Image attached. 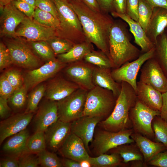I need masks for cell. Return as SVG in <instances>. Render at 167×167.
I'll use <instances>...</instances> for the list:
<instances>
[{
	"label": "cell",
	"instance_id": "obj_1",
	"mask_svg": "<svg viewBox=\"0 0 167 167\" xmlns=\"http://www.w3.org/2000/svg\"><path fill=\"white\" fill-rule=\"evenodd\" d=\"M69 1L80 21L86 40L109 58V35L114 21L112 16L102 11L92 10L81 0Z\"/></svg>",
	"mask_w": 167,
	"mask_h": 167
},
{
	"label": "cell",
	"instance_id": "obj_2",
	"mask_svg": "<svg viewBox=\"0 0 167 167\" xmlns=\"http://www.w3.org/2000/svg\"><path fill=\"white\" fill-rule=\"evenodd\" d=\"M125 24L121 21H114L110 30L109 57L113 63V69L135 60L142 54L141 50L131 42L127 25Z\"/></svg>",
	"mask_w": 167,
	"mask_h": 167
},
{
	"label": "cell",
	"instance_id": "obj_3",
	"mask_svg": "<svg viewBox=\"0 0 167 167\" xmlns=\"http://www.w3.org/2000/svg\"><path fill=\"white\" fill-rule=\"evenodd\" d=\"M121 89L117 99L113 111L101 123L105 130L117 132L130 129L132 126L129 118L130 112L137 100L135 91L129 84L121 83Z\"/></svg>",
	"mask_w": 167,
	"mask_h": 167
},
{
	"label": "cell",
	"instance_id": "obj_4",
	"mask_svg": "<svg viewBox=\"0 0 167 167\" xmlns=\"http://www.w3.org/2000/svg\"><path fill=\"white\" fill-rule=\"evenodd\" d=\"M56 8L60 31L75 44L86 41L78 16L69 0H52Z\"/></svg>",
	"mask_w": 167,
	"mask_h": 167
},
{
	"label": "cell",
	"instance_id": "obj_5",
	"mask_svg": "<svg viewBox=\"0 0 167 167\" xmlns=\"http://www.w3.org/2000/svg\"><path fill=\"white\" fill-rule=\"evenodd\" d=\"M117 98L112 91L97 86L88 91L84 115L103 118L113 110Z\"/></svg>",
	"mask_w": 167,
	"mask_h": 167
},
{
	"label": "cell",
	"instance_id": "obj_6",
	"mask_svg": "<svg viewBox=\"0 0 167 167\" xmlns=\"http://www.w3.org/2000/svg\"><path fill=\"white\" fill-rule=\"evenodd\" d=\"M88 91L80 88L57 101L59 119L63 122H71L84 116Z\"/></svg>",
	"mask_w": 167,
	"mask_h": 167
},
{
	"label": "cell",
	"instance_id": "obj_7",
	"mask_svg": "<svg viewBox=\"0 0 167 167\" xmlns=\"http://www.w3.org/2000/svg\"><path fill=\"white\" fill-rule=\"evenodd\" d=\"M133 131L131 128L117 132L105 130L98 131L94 136L92 143L93 151L98 156L119 146L134 143L131 137Z\"/></svg>",
	"mask_w": 167,
	"mask_h": 167
},
{
	"label": "cell",
	"instance_id": "obj_8",
	"mask_svg": "<svg viewBox=\"0 0 167 167\" xmlns=\"http://www.w3.org/2000/svg\"><path fill=\"white\" fill-rule=\"evenodd\" d=\"M160 115V111L148 107L137 99L129 113L133 131L149 139L154 138L152 122L156 116Z\"/></svg>",
	"mask_w": 167,
	"mask_h": 167
},
{
	"label": "cell",
	"instance_id": "obj_9",
	"mask_svg": "<svg viewBox=\"0 0 167 167\" xmlns=\"http://www.w3.org/2000/svg\"><path fill=\"white\" fill-rule=\"evenodd\" d=\"M155 47L149 51L142 54L138 58L131 62H128L120 67L111 70L112 75L117 82H125L130 85L135 91L137 89V77L143 64L153 57Z\"/></svg>",
	"mask_w": 167,
	"mask_h": 167
},
{
	"label": "cell",
	"instance_id": "obj_10",
	"mask_svg": "<svg viewBox=\"0 0 167 167\" xmlns=\"http://www.w3.org/2000/svg\"><path fill=\"white\" fill-rule=\"evenodd\" d=\"M69 64L64 71L69 80L88 91L95 86L92 79L95 66L83 59Z\"/></svg>",
	"mask_w": 167,
	"mask_h": 167
},
{
	"label": "cell",
	"instance_id": "obj_11",
	"mask_svg": "<svg viewBox=\"0 0 167 167\" xmlns=\"http://www.w3.org/2000/svg\"><path fill=\"white\" fill-rule=\"evenodd\" d=\"M66 65L58 59L48 61L39 67L28 71L24 77V85L28 90L33 88L55 75Z\"/></svg>",
	"mask_w": 167,
	"mask_h": 167
},
{
	"label": "cell",
	"instance_id": "obj_12",
	"mask_svg": "<svg viewBox=\"0 0 167 167\" xmlns=\"http://www.w3.org/2000/svg\"><path fill=\"white\" fill-rule=\"evenodd\" d=\"M140 71L139 81L162 93L167 92V77L153 57L143 64Z\"/></svg>",
	"mask_w": 167,
	"mask_h": 167
},
{
	"label": "cell",
	"instance_id": "obj_13",
	"mask_svg": "<svg viewBox=\"0 0 167 167\" xmlns=\"http://www.w3.org/2000/svg\"><path fill=\"white\" fill-rule=\"evenodd\" d=\"M6 46L11 56L13 63L24 68L32 70L40 67L38 58L30 48L20 41L8 42Z\"/></svg>",
	"mask_w": 167,
	"mask_h": 167
},
{
	"label": "cell",
	"instance_id": "obj_14",
	"mask_svg": "<svg viewBox=\"0 0 167 167\" xmlns=\"http://www.w3.org/2000/svg\"><path fill=\"white\" fill-rule=\"evenodd\" d=\"M56 30L42 25L26 17L15 31V36L31 41H47L55 36Z\"/></svg>",
	"mask_w": 167,
	"mask_h": 167
},
{
	"label": "cell",
	"instance_id": "obj_15",
	"mask_svg": "<svg viewBox=\"0 0 167 167\" xmlns=\"http://www.w3.org/2000/svg\"><path fill=\"white\" fill-rule=\"evenodd\" d=\"M1 16V34L10 37L15 36L16 29L26 16L18 10L11 2L2 7Z\"/></svg>",
	"mask_w": 167,
	"mask_h": 167
},
{
	"label": "cell",
	"instance_id": "obj_16",
	"mask_svg": "<svg viewBox=\"0 0 167 167\" xmlns=\"http://www.w3.org/2000/svg\"><path fill=\"white\" fill-rule=\"evenodd\" d=\"M102 119L84 115L71 122V132L82 140L88 152L89 144L93 140L96 127Z\"/></svg>",
	"mask_w": 167,
	"mask_h": 167
},
{
	"label": "cell",
	"instance_id": "obj_17",
	"mask_svg": "<svg viewBox=\"0 0 167 167\" xmlns=\"http://www.w3.org/2000/svg\"><path fill=\"white\" fill-rule=\"evenodd\" d=\"M33 117L32 113H18L3 120L0 124V144L7 137L26 129Z\"/></svg>",
	"mask_w": 167,
	"mask_h": 167
},
{
	"label": "cell",
	"instance_id": "obj_18",
	"mask_svg": "<svg viewBox=\"0 0 167 167\" xmlns=\"http://www.w3.org/2000/svg\"><path fill=\"white\" fill-rule=\"evenodd\" d=\"M71 122L58 119L45 131L46 146L55 152L58 150L71 132Z\"/></svg>",
	"mask_w": 167,
	"mask_h": 167
},
{
	"label": "cell",
	"instance_id": "obj_19",
	"mask_svg": "<svg viewBox=\"0 0 167 167\" xmlns=\"http://www.w3.org/2000/svg\"><path fill=\"white\" fill-rule=\"evenodd\" d=\"M58 150L63 157L79 162L90 157L82 140L71 132Z\"/></svg>",
	"mask_w": 167,
	"mask_h": 167
},
{
	"label": "cell",
	"instance_id": "obj_20",
	"mask_svg": "<svg viewBox=\"0 0 167 167\" xmlns=\"http://www.w3.org/2000/svg\"><path fill=\"white\" fill-rule=\"evenodd\" d=\"M58 119L57 101L48 100L40 106L35 117V131L45 132Z\"/></svg>",
	"mask_w": 167,
	"mask_h": 167
},
{
	"label": "cell",
	"instance_id": "obj_21",
	"mask_svg": "<svg viewBox=\"0 0 167 167\" xmlns=\"http://www.w3.org/2000/svg\"><path fill=\"white\" fill-rule=\"evenodd\" d=\"M112 16L119 18L124 21L129 27V30L134 38V42L141 48L142 54L147 52L154 46V44L147 36L146 32L137 21H135L125 14H119L114 11L111 13Z\"/></svg>",
	"mask_w": 167,
	"mask_h": 167
},
{
	"label": "cell",
	"instance_id": "obj_22",
	"mask_svg": "<svg viewBox=\"0 0 167 167\" xmlns=\"http://www.w3.org/2000/svg\"><path fill=\"white\" fill-rule=\"evenodd\" d=\"M80 87L63 78H54L46 88L45 95L48 100L58 101L67 97Z\"/></svg>",
	"mask_w": 167,
	"mask_h": 167
},
{
	"label": "cell",
	"instance_id": "obj_23",
	"mask_svg": "<svg viewBox=\"0 0 167 167\" xmlns=\"http://www.w3.org/2000/svg\"><path fill=\"white\" fill-rule=\"evenodd\" d=\"M135 91L139 101L152 109L160 111L162 102V93L139 81L137 82Z\"/></svg>",
	"mask_w": 167,
	"mask_h": 167
},
{
	"label": "cell",
	"instance_id": "obj_24",
	"mask_svg": "<svg viewBox=\"0 0 167 167\" xmlns=\"http://www.w3.org/2000/svg\"><path fill=\"white\" fill-rule=\"evenodd\" d=\"M167 28V9L160 7L153 8L146 33L149 39L154 44L158 37Z\"/></svg>",
	"mask_w": 167,
	"mask_h": 167
},
{
	"label": "cell",
	"instance_id": "obj_25",
	"mask_svg": "<svg viewBox=\"0 0 167 167\" xmlns=\"http://www.w3.org/2000/svg\"><path fill=\"white\" fill-rule=\"evenodd\" d=\"M111 72V69L95 66L92 73V81L95 86L112 91L117 98L121 92V83L114 80Z\"/></svg>",
	"mask_w": 167,
	"mask_h": 167
},
{
	"label": "cell",
	"instance_id": "obj_26",
	"mask_svg": "<svg viewBox=\"0 0 167 167\" xmlns=\"http://www.w3.org/2000/svg\"><path fill=\"white\" fill-rule=\"evenodd\" d=\"M131 137L135 142L146 162L148 163L157 153L167 149L162 143L153 142L139 133H133Z\"/></svg>",
	"mask_w": 167,
	"mask_h": 167
},
{
	"label": "cell",
	"instance_id": "obj_27",
	"mask_svg": "<svg viewBox=\"0 0 167 167\" xmlns=\"http://www.w3.org/2000/svg\"><path fill=\"white\" fill-rule=\"evenodd\" d=\"M29 133L26 128L12 135L4 143L3 150L11 156L18 157L25 153Z\"/></svg>",
	"mask_w": 167,
	"mask_h": 167
},
{
	"label": "cell",
	"instance_id": "obj_28",
	"mask_svg": "<svg viewBox=\"0 0 167 167\" xmlns=\"http://www.w3.org/2000/svg\"><path fill=\"white\" fill-rule=\"evenodd\" d=\"M94 50L92 43L86 40L75 44L68 51L58 55V59L66 64L83 60L85 55Z\"/></svg>",
	"mask_w": 167,
	"mask_h": 167
},
{
	"label": "cell",
	"instance_id": "obj_29",
	"mask_svg": "<svg viewBox=\"0 0 167 167\" xmlns=\"http://www.w3.org/2000/svg\"><path fill=\"white\" fill-rule=\"evenodd\" d=\"M154 47L153 57L167 77V32L166 30L158 37Z\"/></svg>",
	"mask_w": 167,
	"mask_h": 167
},
{
	"label": "cell",
	"instance_id": "obj_30",
	"mask_svg": "<svg viewBox=\"0 0 167 167\" xmlns=\"http://www.w3.org/2000/svg\"><path fill=\"white\" fill-rule=\"evenodd\" d=\"M132 143L122 144L113 149V152L119 154L125 163L135 161H143V156L136 144Z\"/></svg>",
	"mask_w": 167,
	"mask_h": 167
},
{
	"label": "cell",
	"instance_id": "obj_31",
	"mask_svg": "<svg viewBox=\"0 0 167 167\" xmlns=\"http://www.w3.org/2000/svg\"><path fill=\"white\" fill-rule=\"evenodd\" d=\"M88 161L92 166L112 167L120 165L123 160L119 154L113 152L110 155L104 153L96 157L90 156Z\"/></svg>",
	"mask_w": 167,
	"mask_h": 167
},
{
	"label": "cell",
	"instance_id": "obj_32",
	"mask_svg": "<svg viewBox=\"0 0 167 167\" xmlns=\"http://www.w3.org/2000/svg\"><path fill=\"white\" fill-rule=\"evenodd\" d=\"M83 60L87 62L99 67L111 69L113 68V63L109 58L101 50H92L85 55Z\"/></svg>",
	"mask_w": 167,
	"mask_h": 167
},
{
	"label": "cell",
	"instance_id": "obj_33",
	"mask_svg": "<svg viewBox=\"0 0 167 167\" xmlns=\"http://www.w3.org/2000/svg\"><path fill=\"white\" fill-rule=\"evenodd\" d=\"M46 147L44 132L35 131L28 140L25 153L37 154L45 149Z\"/></svg>",
	"mask_w": 167,
	"mask_h": 167
},
{
	"label": "cell",
	"instance_id": "obj_34",
	"mask_svg": "<svg viewBox=\"0 0 167 167\" xmlns=\"http://www.w3.org/2000/svg\"><path fill=\"white\" fill-rule=\"evenodd\" d=\"M32 17L34 20L42 25L58 30L60 23L58 18L50 13L42 11L36 7Z\"/></svg>",
	"mask_w": 167,
	"mask_h": 167
},
{
	"label": "cell",
	"instance_id": "obj_35",
	"mask_svg": "<svg viewBox=\"0 0 167 167\" xmlns=\"http://www.w3.org/2000/svg\"><path fill=\"white\" fill-rule=\"evenodd\" d=\"M156 142L162 143L167 148V122L156 116L152 122Z\"/></svg>",
	"mask_w": 167,
	"mask_h": 167
},
{
	"label": "cell",
	"instance_id": "obj_36",
	"mask_svg": "<svg viewBox=\"0 0 167 167\" xmlns=\"http://www.w3.org/2000/svg\"><path fill=\"white\" fill-rule=\"evenodd\" d=\"M46 88L45 85L41 84L33 88L28 96L25 112L33 113L36 111L40 101L45 95Z\"/></svg>",
	"mask_w": 167,
	"mask_h": 167
},
{
	"label": "cell",
	"instance_id": "obj_37",
	"mask_svg": "<svg viewBox=\"0 0 167 167\" xmlns=\"http://www.w3.org/2000/svg\"><path fill=\"white\" fill-rule=\"evenodd\" d=\"M32 47L41 58L47 62L56 59L55 54L46 41H31Z\"/></svg>",
	"mask_w": 167,
	"mask_h": 167
},
{
	"label": "cell",
	"instance_id": "obj_38",
	"mask_svg": "<svg viewBox=\"0 0 167 167\" xmlns=\"http://www.w3.org/2000/svg\"><path fill=\"white\" fill-rule=\"evenodd\" d=\"M46 41L57 55L66 53L75 45L66 39L54 36Z\"/></svg>",
	"mask_w": 167,
	"mask_h": 167
},
{
	"label": "cell",
	"instance_id": "obj_39",
	"mask_svg": "<svg viewBox=\"0 0 167 167\" xmlns=\"http://www.w3.org/2000/svg\"><path fill=\"white\" fill-rule=\"evenodd\" d=\"M40 161V165L44 167H63L62 161L53 152L45 149L37 154Z\"/></svg>",
	"mask_w": 167,
	"mask_h": 167
},
{
	"label": "cell",
	"instance_id": "obj_40",
	"mask_svg": "<svg viewBox=\"0 0 167 167\" xmlns=\"http://www.w3.org/2000/svg\"><path fill=\"white\" fill-rule=\"evenodd\" d=\"M153 8L144 0H139L138 21L146 32Z\"/></svg>",
	"mask_w": 167,
	"mask_h": 167
},
{
	"label": "cell",
	"instance_id": "obj_41",
	"mask_svg": "<svg viewBox=\"0 0 167 167\" xmlns=\"http://www.w3.org/2000/svg\"><path fill=\"white\" fill-rule=\"evenodd\" d=\"M28 91L24 84L22 87L15 90L8 99V101L13 109L18 110L24 107L27 99Z\"/></svg>",
	"mask_w": 167,
	"mask_h": 167
},
{
	"label": "cell",
	"instance_id": "obj_42",
	"mask_svg": "<svg viewBox=\"0 0 167 167\" xmlns=\"http://www.w3.org/2000/svg\"><path fill=\"white\" fill-rule=\"evenodd\" d=\"M7 79L15 90L24 84V79L21 72L15 69H10L5 73Z\"/></svg>",
	"mask_w": 167,
	"mask_h": 167
},
{
	"label": "cell",
	"instance_id": "obj_43",
	"mask_svg": "<svg viewBox=\"0 0 167 167\" xmlns=\"http://www.w3.org/2000/svg\"><path fill=\"white\" fill-rule=\"evenodd\" d=\"M25 153L18 157L19 167H37L40 165V161L37 155Z\"/></svg>",
	"mask_w": 167,
	"mask_h": 167
},
{
	"label": "cell",
	"instance_id": "obj_44",
	"mask_svg": "<svg viewBox=\"0 0 167 167\" xmlns=\"http://www.w3.org/2000/svg\"><path fill=\"white\" fill-rule=\"evenodd\" d=\"M15 90L7 79L4 73L0 78V97L8 99Z\"/></svg>",
	"mask_w": 167,
	"mask_h": 167
},
{
	"label": "cell",
	"instance_id": "obj_45",
	"mask_svg": "<svg viewBox=\"0 0 167 167\" xmlns=\"http://www.w3.org/2000/svg\"><path fill=\"white\" fill-rule=\"evenodd\" d=\"M13 63L9 50L2 43H0V69L1 70L8 67Z\"/></svg>",
	"mask_w": 167,
	"mask_h": 167
},
{
	"label": "cell",
	"instance_id": "obj_46",
	"mask_svg": "<svg viewBox=\"0 0 167 167\" xmlns=\"http://www.w3.org/2000/svg\"><path fill=\"white\" fill-rule=\"evenodd\" d=\"M36 7L49 12L58 18V14L56 6L52 0H36Z\"/></svg>",
	"mask_w": 167,
	"mask_h": 167
},
{
	"label": "cell",
	"instance_id": "obj_47",
	"mask_svg": "<svg viewBox=\"0 0 167 167\" xmlns=\"http://www.w3.org/2000/svg\"><path fill=\"white\" fill-rule=\"evenodd\" d=\"M139 0H127L126 14L135 21H138Z\"/></svg>",
	"mask_w": 167,
	"mask_h": 167
},
{
	"label": "cell",
	"instance_id": "obj_48",
	"mask_svg": "<svg viewBox=\"0 0 167 167\" xmlns=\"http://www.w3.org/2000/svg\"><path fill=\"white\" fill-rule=\"evenodd\" d=\"M11 2L18 10L27 17L30 18L32 17L35 9L31 5L21 1L13 0Z\"/></svg>",
	"mask_w": 167,
	"mask_h": 167
},
{
	"label": "cell",
	"instance_id": "obj_49",
	"mask_svg": "<svg viewBox=\"0 0 167 167\" xmlns=\"http://www.w3.org/2000/svg\"><path fill=\"white\" fill-rule=\"evenodd\" d=\"M148 164L159 167H167V149L157 153L148 162Z\"/></svg>",
	"mask_w": 167,
	"mask_h": 167
},
{
	"label": "cell",
	"instance_id": "obj_50",
	"mask_svg": "<svg viewBox=\"0 0 167 167\" xmlns=\"http://www.w3.org/2000/svg\"><path fill=\"white\" fill-rule=\"evenodd\" d=\"M11 109L8 105V100L0 97V117L2 119H5L9 117Z\"/></svg>",
	"mask_w": 167,
	"mask_h": 167
},
{
	"label": "cell",
	"instance_id": "obj_51",
	"mask_svg": "<svg viewBox=\"0 0 167 167\" xmlns=\"http://www.w3.org/2000/svg\"><path fill=\"white\" fill-rule=\"evenodd\" d=\"M0 167H19L18 157L10 156L2 159Z\"/></svg>",
	"mask_w": 167,
	"mask_h": 167
},
{
	"label": "cell",
	"instance_id": "obj_52",
	"mask_svg": "<svg viewBox=\"0 0 167 167\" xmlns=\"http://www.w3.org/2000/svg\"><path fill=\"white\" fill-rule=\"evenodd\" d=\"M127 0H113L114 11L119 14H125Z\"/></svg>",
	"mask_w": 167,
	"mask_h": 167
},
{
	"label": "cell",
	"instance_id": "obj_53",
	"mask_svg": "<svg viewBox=\"0 0 167 167\" xmlns=\"http://www.w3.org/2000/svg\"><path fill=\"white\" fill-rule=\"evenodd\" d=\"M101 10L105 12L110 13L114 11L113 0H97Z\"/></svg>",
	"mask_w": 167,
	"mask_h": 167
},
{
	"label": "cell",
	"instance_id": "obj_54",
	"mask_svg": "<svg viewBox=\"0 0 167 167\" xmlns=\"http://www.w3.org/2000/svg\"><path fill=\"white\" fill-rule=\"evenodd\" d=\"M162 102L160 110V117L167 122V92L162 93Z\"/></svg>",
	"mask_w": 167,
	"mask_h": 167
},
{
	"label": "cell",
	"instance_id": "obj_55",
	"mask_svg": "<svg viewBox=\"0 0 167 167\" xmlns=\"http://www.w3.org/2000/svg\"><path fill=\"white\" fill-rule=\"evenodd\" d=\"M153 8L160 7L167 9V0H144Z\"/></svg>",
	"mask_w": 167,
	"mask_h": 167
},
{
	"label": "cell",
	"instance_id": "obj_56",
	"mask_svg": "<svg viewBox=\"0 0 167 167\" xmlns=\"http://www.w3.org/2000/svg\"><path fill=\"white\" fill-rule=\"evenodd\" d=\"M88 7L92 10L97 12L102 11L97 0H81Z\"/></svg>",
	"mask_w": 167,
	"mask_h": 167
},
{
	"label": "cell",
	"instance_id": "obj_57",
	"mask_svg": "<svg viewBox=\"0 0 167 167\" xmlns=\"http://www.w3.org/2000/svg\"><path fill=\"white\" fill-rule=\"evenodd\" d=\"M62 162L63 167H81L79 162L72 159L64 157Z\"/></svg>",
	"mask_w": 167,
	"mask_h": 167
},
{
	"label": "cell",
	"instance_id": "obj_58",
	"mask_svg": "<svg viewBox=\"0 0 167 167\" xmlns=\"http://www.w3.org/2000/svg\"><path fill=\"white\" fill-rule=\"evenodd\" d=\"M81 167H90L92 165L88 160H84L80 162Z\"/></svg>",
	"mask_w": 167,
	"mask_h": 167
},
{
	"label": "cell",
	"instance_id": "obj_59",
	"mask_svg": "<svg viewBox=\"0 0 167 167\" xmlns=\"http://www.w3.org/2000/svg\"><path fill=\"white\" fill-rule=\"evenodd\" d=\"M19 1H21L26 2L28 4L31 5L35 9L36 7L35 5L36 0H17Z\"/></svg>",
	"mask_w": 167,
	"mask_h": 167
},
{
	"label": "cell",
	"instance_id": "obj_60",
	"mask_svg": "<svg viewBox=\"0 0 167 167\" xmlns=\"http://www.w3.org/2000/svg\"><path fill=\"white\" fill-rule=\"evenodd\" d=\"M13 0H0V7H2L11 2Z\"/></svg>",
	"mask_w": 167,
	"mask_h": 167
},
{
	"label": "cell",
	"instance_id": "obj_61",
	"mask_svg": "<svg viewBox=\"0 0 167 167\" xmlns=\"http://www.w3.org/2000/svg\"><path fill=\"white\" fill-rule=\"evenodd\" d=\"M165 30L167 32V28Z\"/></svg>",
	"mask_w": 167,
	"mask_h": 167
}]
</instances>
